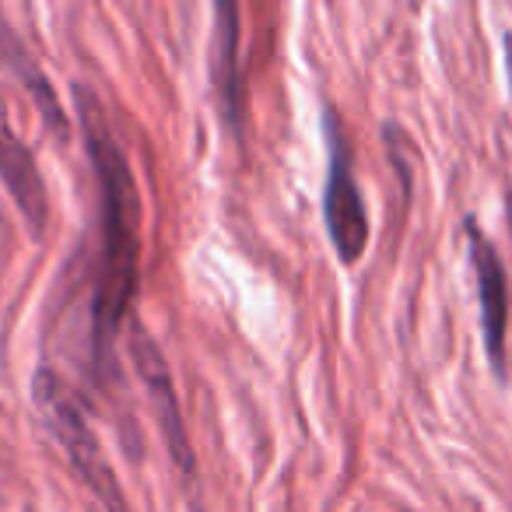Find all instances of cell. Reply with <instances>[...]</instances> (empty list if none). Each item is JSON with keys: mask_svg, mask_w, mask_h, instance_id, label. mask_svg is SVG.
<instances>
[{"mask_svg": "<svg viewBox=\"0 0 512 512\" xmlns=\"http://www.w3.org/2000/svg\"><path fill=\"white\" fill-rule=\"evenodd\" d=\"M88 158L99 186V267L92 292V369L113 376V344L130 316L141 271V193L123 155L102 99L88 85H74Z\"/></svg>", "mask_w": 512, "mask_h": 512, "instance_id": "6da1fadb", "label": "cell"}, {"mask_svg": "<svg viewBox=\"0 0 512 512\" xmlns=\"http://www.w3.org/2000/svg\"><path fill=\"white\" fill-rule=\"evenodd\" d=\"M32 404H36L39 418H43L46 432L60 442V449L71 460L74 474L81 477L88 491L99 498L106 512H130L127 495L120 488L113 463H109L106 449H102L99 435H95L92 421H88L85 407H81L74 386L60 376L53 365H39L32 376Z\"/></svg>", "mask_w": 512, "mask_h": 512, "instance_id": "7a4b0ae2", "label": "cell"}, {"mask_svg": "<svg viewBox=\"0 0 512 512\" xmlns=\"http://www.w3.org/2000/svg\"><path fill=\"white\" fill-rule=\"evenodd\" d=\"M323 134H327V183H323V221L334 242L341 264H358L369 249V211H365L362 186L351 169V148L344 141L341 120L334 109L323 116Z\"/></svg>", "mask_w": 512, "mask_h": 512, "instance_id": "3957f363", "label": "cell"}, {"mask_svg": "<svg viewBox=\"0 0 512 512\" xmlns=\"http://www.w3.org/2000/svg\"><path fill=\"white\" fill-rule=\"evenodd\" d=\"M127 348H130V358H134L137 376H141L144 390H148V397H151V407H155V418H158V428H162L165 449H169V456L179 467V474L190 481V477L197 474V456H193V442H190L186 425H183V411H179L169 362H165V355L155 344V337L141 327L127 337Z\"/></svg>", "mask_w": 512, "mask_h": 512, "instance_id": "277c9868", "label": "cell"}, {"mask_svg": "<svg viewBox=\"0 0 512 512\" xmlns=\"http://www.w3.org/2000/svg\"><path fill=\"white\" fill-rule=\"evenodd\" d=\"M470 246V264L477 278V302H481V334L484 351L498 379H505V330H509V278H505L502 256L491 246L488 235L477 228L474 218L463 225Z\"/></svg>", "mask_w": 512, "mask_h": 512, "instance_id": "5b68a950", "label": "cell"}, {"mask_svg": "<svg viewBox=\"0 0 512 512\" xmlns=\"http://www.w3.org/2000/svg\"><path fill=\"white\" fill-rule=\"evenodd\" d=\"M0 179L8 186V193L15 197L18 211L25 214L32 235L46 232L50 221V197H46V179L39 172V162L32 155V148L15 134L8 113V99L0 92Z\"/></svg>", "mask_w": 512, "mask_h": 512, "instance_id": "8992f818", "label": "cell"}, {"mask_svg": "<svg viewBox=\"0 0 512 512\" xmlns=\"http://www.w3.org/2000/svg\"><path fill=\"white\" fill-rule=\"evenodd\" d=\"M211 85L218 99V116L235 137L242 134L246 120V85H242L239 60V8L235 4H214V32H211Z\"/></svg>", "mask_w": 512, "mask_h": 512, "instance_id": "52a82bcc", "label": "cell"}, {"mask_svg": "<svg viewBox=\"0 0 512 512\" xmlns=\"http://www.w3.org/2000/svg\"><path fill=\"white\" fill-rule=\"evenodd\" d=\"M0 67H4V71H8L22 88H29L32 102L39 106L43 123L53 130V134H57V137L71 134V123H67V113H64V106H60L57 92H53L50 78H46L43 67L36 64V57L25 50L22 36L15 32V25L8 22V15H4V11H0Z\"/></svg>", "mask_w": 512, "mask_h": 512, "instance_id": "ba28073f", "label": "cell"}, {"mask_svg": "<svg viewBox=\"0 0 512 512\" xmlns=\"http://www.w3.org/2000/svg\"><path fill=\"white\" fill-rule=\"evenodd\" d=\"M502 53H505V74H509V95H512V32H505Z\"/></svg>", "mask_w": 512, "mask_h": 512, "instance_id": "9c48e42d", "label": "cell"}]
</instances>
